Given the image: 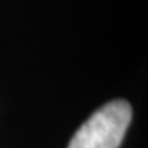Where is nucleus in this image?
Returning <instances> with one entry per match:
<instances>
[{
	"label": "nucleus",
	"instance_id": "f257e3e1",
	"mask_svg": "<svg viewBox=\"0 0 148 148\" xmlns=\"http://www.w3.org/2000/svg\"><path fill=\"white\" fill-rule=\"evenodd\" d=\"M132 121V106L113 100L92 113L74 133L68 148H118Z\"/></svg>",
	"mask_w": 148,
	"mask_h": 148
}]
</instances>
